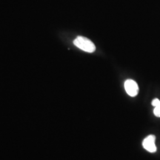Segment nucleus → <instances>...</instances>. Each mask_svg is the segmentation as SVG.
I'll return each mask as SVG.
<instances>
[{
  "mask_svg": "<svg viewBox=\"0 0 160 160\" xmlns=\"http://www.w3.org/2000/svg\"><path fill=\"white\" fill-rule=\"evenodd\" d=\"M73 43L79 49L82 50V51L85 52H88V53H93L96 50L94 44L86 37H78L73 41Z\"/></svg>",
  "mask_w": 160,
  "mask_h": 160,
  "instance_id": "obj_1",
  "label": "nucleus"
},
{
  "mask_svg": "<svg viewBox=\"0 0 160 160\" xmlns=\"http://www.w3.org/2000/svg\"><path fill=\"white\" fill-rule=\"evenodd\" d=\"M125 89L127 93L131 97H136L139 93V86L134 80L127 79L125 82Z\"/></svg>",
  "mask_w": 160,
  "mask_h": 160,
  "instance_id": "obj_2",
  "label": "nucleus"
},
{
  "mask_svg": "<svg viewBox=\"0 0 160 160\" xmlns=\"http://www.w3.org/2000/svg\"><path fill=\"white\" fill-rule=\"evenodd\" d=\"M155 136L150 135L143 140V148L146 151L150 152V153H155L157 151V146L155 145Z\"/></svg>",
  "mask_w": 160,
  "mask_h": 160,
  "instance_id": "obj_3",
  "label": "nucleus"
},
{
  "mask_svg": "<svg viewBox=\"0 0 160 160\" xmlns=\"http://www.w3.org/2000/svg\"><path fill=\"white\" fill-rule=\"evenodd\" d=\"M155 108L153 110V113H154V115L157 117H160V104L158 105L157 106L154 107Z\"/></svg>",
  "mask_w": 160,
  "mask_h": 160,
  "instance_id": "obj_4",
  "label": "nucleus"
},
{
  "mask_svg": "<svg viewBox=\"0 0 160 160\" xmlns=\"http://www.w3.org/2000/svg\"><path fill=\"white\" fill-rule=\"evenodd\" d=\"M151 104H152V105L154 106V107H156V106H157L158 105H159V104H160V100L158 99H153V101H152Z\"/></svg>",
  "mask_w": 160,
  "mask_h": 160,
  "instance_id": "obj_5",
  "label": "nucleus"
}]
</instances>
